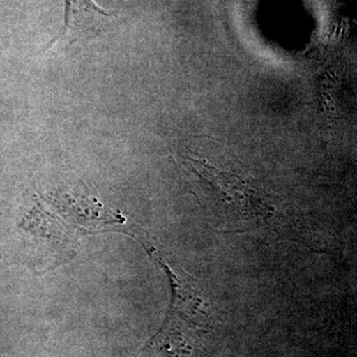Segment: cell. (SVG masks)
Segmentation results:
<instances>
[{
  "label": "cell",
  "mask_w": 357,
  "mask_h": 357,
  "mask_svg": "<svg viewBox=\"0 0 357 357\" xmlns=\"http://www.w3.org/2000/svg\"><path fill=\"white\" fill-rule=\"evenodd\" d=\"M77 9H82V10H86L88 13L100 14V15L105 16V17L114 15V14L107 13L100 6H96L93 0H65L64 26H63L62 32L59 35V39L67 36L70 28L72 18L74 17V13H76Z\"/></svg>",
  "instance_id": "1"
}]
</instances>
